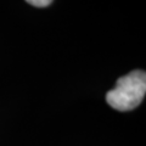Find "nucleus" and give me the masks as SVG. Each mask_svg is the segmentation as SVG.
Segmentation results:
<instances>
[{
	"label": "nucleus",
	"mask_w": 146,
	"mask_h": 146,
	"mask_svg": "<svg viewBox=\"0 0 146 146\" xmlns=\"http://www.w3.org/2000/svg\"><path fill=\"white\" fill-rule=\"evenodd\" d=\"M27 3L32 6H35V7H46L51 4L54 0H26Z\"/></svg>",
	"instance_id": "nucleus-2"
},
{
	"label": "nucleus",
	"mask_w": 146,
	"mask_h": 146,
	"mask_svg": "<svg viewBox=\"0 0 146 146\" xmlns=\"http://www.w3.org/2000/svg\"><path fill=\"white\" fill-rule=\"evenodd\" d=\"M146 93V73L135 70L118 78L116 88L106 94V101L121 112L131 111L139 106Z\"/></svg>",
	"instance_id": "nucleus-1"
}]
</instances>
